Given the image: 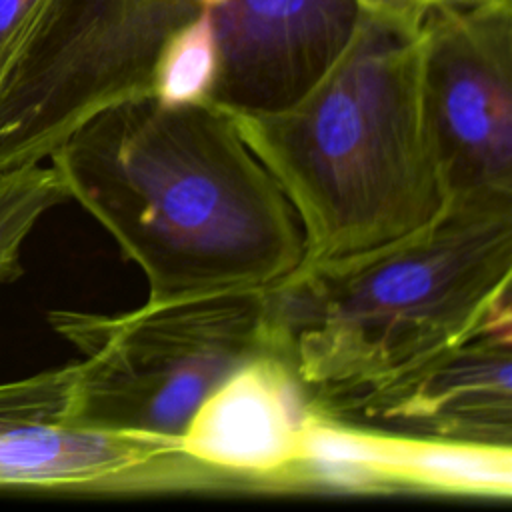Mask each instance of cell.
Here are the masks:
<instances>
[{
	"label": "cell",
	"mask_w": 512,
	"mask_h": 512,
	"mask_svg": "<svg viewBox=\"0 0 512 512\" xmlns=\"http://www.w3.org/2000/svg\"><path fill=\"white\" fill-rule=\"evenodd\" d=\"M48 158L68 198L140 268L148 300L266 290L304 262L288 198L236 114L210 100L112 104Z\"/></svg>",
	"instance_id": "6da1fadb"
},
{
	"label": "cell",
	"mask_w": 512,
	"mask_h": 512,
	"mask_svg": "<svg viewBox=\"0 0 512 512\" xmlns=\"http://www.w3.org/2000/svg\"><path fill=\"white\" fill-rule=\"evenodd\" d=\"M512 198L464 200L392 244L300 264L266 288L270 340L332 414L512 306Z\"/></svg>",
	"instance_id": "7a4b0ae2"
},
{
	"label": "cell",
	"mask_w": 512,
	"mask_h": 512,
	"mask_svg": "<svg viewBox=\"0 0 512 512\" xmlns=\"http://www.w3.org/2000/svg\"><path fill=\"white\" fill-rule=\"evenodd\" d=\"M236 118L300 220L302 264L392 244L446 208L422 116L418 30L362 12L346 50L302 98Z\"/></svg>",
	"instance_id": "3957f363"
},
{
	"label": "cell",
	"mask_w": 512,
	"mask_h": 512,
	"mask_svg": "<svg viewBox=\"0 0 512 512\" xmlns=\"http://www.w3.org/2000/svg\"><path fill=\"white\" fill-rule=\"evenodd\" d=\"M48 322L84 354L64 424L176 444L214 388L276 352L266 290L146 300L118 314L52 310Z\"/></svg>",
	"instance_id": "277c9868"
},
{
	"label": "cell",
	"mask_w": 512,
	"mask_h": 512,
	"mask_svg": "<svg viewBox=\"0 0 512 512\" xmlns=\"http://www.w3.org/2000/svg\"><path fill=\"white\" fill-rule=\"evenodd\" d=\"M208 0H50L0 82V174L48 158L96 112L152 94L170 38Z\"/></svg>",
	"instance_id": "5b68a950"
},
{
	"label": "cell",
	"mask_w": 512,
	"mask_h": 512,
	"mask_svg": "<svg viewBox=\"0 0 512 512\" xmlns=\"http://www.w3.org/2000/svg\"><path fill=\"white\" fill-rule=\"evenodd\" d=\"M420 98L450 202L512 198V0H444L418 26Z\"/></svg>",
	"instance_id": "8992f818"
},
{
	"label": "cell",
	"mask_w": 512,
	"mask_h": 512,
	"mask_svg": "<svg viewBox=\"0 0 512 512\" xmlns=\"http://www.w3.org/2000/svg\"><path fill=\"white\" fill-rule=\"evenodd\" d=\"M216 42L210 102L262 116L302 98L350 44L356 0H208Z\"/></svg>",
	"instance_id": "52a82bcc"
},
{
	"label": "cell",
	"mask_w": 512,
	"mask_h": 512,
	"mask_svg": "<svg viewBox=\"0 0 512 512\" xmlns=\"http://www.w3.org/2000/svg\"><path fill=\"white\" fill-rule=\"evenodd\" d=\"M326 416L402 436L512 446V306L456 348Z\"/></svg>",
	"instance_id": "ba28073f"
},
{
	"label": "cell",
	"mask_w": 512,
	"mask_h": 512,
	"mask_svg": "<svg viewBox=\"0 0 512 512\" xmlns=\"http://www.w3.org/2000/svg\"><path fill=\"white\" fill-rule=\"evenodd\" d=\"M314 412L310 394L280 352L232 372L198 406L180 450L226 476L232 490L280 492Z\"/></svg>",
	"instance_id": "9c48e42d"
},
{
	"label": "cell",
	"mask_w": 512,
	"mask_h": 512,
	"mask_svg": "<svg viewBox=\"0 0 512 512\" xmlns=\"http://www.w3.org/2000/svg\"><path fill=\"white\" fill-rule=\"evenodd\" d=\"M308 450L338 492L512 496V446L402 436L324 418L314 426Z\"/></svg>",
	"instance_id": "30bf717a"
},
{
	"label": "cell",
	"mask_w": 512,
	"mask_h": 512,
	"mask_svg": "<svg viewBox=\"0 0 512 512\" xmlns=\"http://www.w3.org/2000/svg\"><path fill=\"white\" fill-rule=\"evenodd\" d=\"M180 444L64 422L0 434V486L66 492H132Z\"/></svg>",
	"instance_id": "8fae6325"
},
{
	"label": "cell",
	"mask_w": 512,
	"mask_h": 512,
	"mask_svg": "<svg viewBox=\"0 0 512 512\" xmlns=\"http://www.w3.org/2000/svg\"><path fill=\"white\" fill-rule=\"evenodd\" d=\"M68 200L52 166L28 164L0 174V284L20 272V248L34 224Z\"/></svg>",
	"instance_id": "7c38bea8"
},
{
	"label": "cell",
	"mask_w": 512,
	"mask_h": 512,
	"mask_svg": "<svg viewBox=\"0 0 512 512\" xmlns=\"http://www.w3.org/2000/svg\"><path fill=\"white\" fill-rule=\"evenodd\" d=\"M216 78V42L208 8L180 28L166 44L152 94L164 104H190L210 98Z\"/></svg>",
	"instance_id": "4fadbf2b"
},
{
	"label": "cell",
	"mask_w": 512,
	"mask_h": 512,
	"mask_svg": "<svg viewBox=\"0 0 512 512\" xmlns=\"http://www.w3.org/2000/svg\"><path fill=\"white\" fill-rule=\"evenodd\" d=\"M74 382V362L0 384V434L38 422H62Z\"/></svg>",
	"instance_id": "5bb4252c"
},
{
	"label": "cell",
	"mask_w": 512,
	"mask_h": 512,
	"mask_svg": "<svg viewBox=\"0 0 512 512\" xmlns=\"http://www.w3.org/2000/svg\"><path fill=\"white\" fill-rule=\"evenodd\" d=\"M50 0H0V82L28 42Z\"/></svg>",
	"instance_id": "9a60e30c"
},
{
	"label": "cell",
	"mask_w": 512,
	"mask_h": 512,
	"mask_svg": "<svg viewBox=\"0 0 512 512\" xmlns=\"http://www.w3.org/2000/svg\"><path fill=\"white\" fill-rule=\"evenodd\" d=\"M364 14L396 24L406 30H418L424 16L444 0H356Z\"/></svg>",
	"instance_id": "2e32d148"
}]
</instances>
